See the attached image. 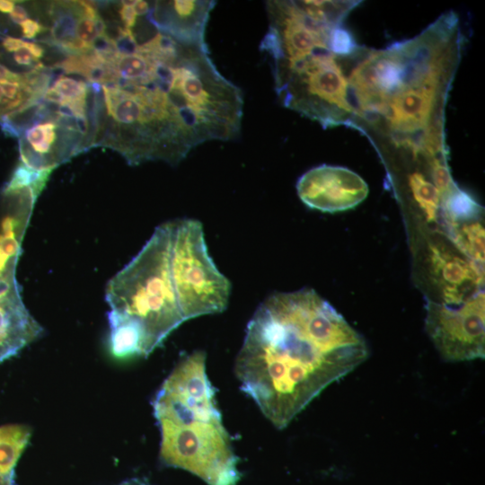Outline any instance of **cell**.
<instances>
[{"label": "cell", "mask_w": 485, "mask_h": 485, "mask_svg": "<svg viewBox=\"0 0 485 485\" xmlns=\"http://www.w3.org/2000/svg\"><path fill=\"white\" fill-rule=\"evenodd\" d=\"M368 354L362 335L313 289L279 292L251 318L235 375L264 416L282 429Z\"/></svg>", "instance_id": "cell-1"}, {"label": "cell", "mask_w": 485, "mask_h": 485, "mask_svg": "<svg viewBox=\"0 0 485 485\" xmlns=\"http://www.w3.org/2000/svg\"><path fill=\"white\" fill-rule=\"evenodd\" d=\"M461 47L459 19L448 13L413 39L340 57L349 74L348 126L412 161L446 158L444 109Z\"/></svg>", "instance_id": "cell-2"}, {"label": "cell", "mask_w": 485, "mask_h": 485, "mask_svg": "<svg viewBox=\"0 0 485 485\" xmlns=\"http://www.w3.org/2000/svg\"><path fill=\"white\" fill-rule=\"evenodd\" d=\"M153 404L164 464L186 470L207 485H237L238 459L216 407L204 351L181 359Z\"/></svg>", "instance_id": "cell-3"}, {"label": "cell", "mask_w": 485, "mask_h": 485, "mask_svg": "<svg viewBox=\"0 0 485 485\" xmlns=\"http://www.w3.org/2000/svg\"><path fill=\"white\" fill-rule=\"evenodd\" d=\"M332 28L326 21L293 16L264 35L260 44L280 102L323 128L347 126L351 115L346 76L328 46Z\"/></svg>", "instance_id": "cell-4"}, {"label": "cell", "mask_w": 485, "mask_h": 485, "mask_svg": "<svg viewBox=\"0 0 485 485\" xmlns=\"http://www.w3.org/2000/svg\"><path fill=\"white\" fill-rule=\"evenodd\" d=\"M173 221L155 228L140 251L108 283L109 313L140 334L145 356L183 322L171 272Z\"/></svg>", "instance_id": "cell-5"}, {"label": "cell", "mask_w": 485, "mask_h": 485, "mask_svg": "<svg viewBox=\"0 0 485 485\" xmlns=\"http://www.w3.org/2000/svg\"><path fill=\"white\" fill-rule=\"evenodd\" d=\"M170 262L175 293L185 322L226 309L231 283L211 259L198 220L173 221Z\"/></svg>", "instance_id": "cell-6"}, {"label": "cell", "mask_w": 485, "mask_h": 485, "mask_svg": "<svg viewBox=\"0 0 485 485\" xmlns=\"http://www.w3.org/2000/svg\"><path fill=\"white\" fill-rule=\"evenodd\" d=\"M425 330L446 362L485 357L484 291L465 303L449 306L426 300Z\"/></svg>", "instance_id": "cell-7"}, {"label": "cell", "mask_w": 485, "mask_h": 485, "mask_svg": "<svg viewBox=\"0 0 485 485\" xmlns=\"http://www.w3.org/2000/svg\"><path fill=\"white\" fill-rule=\"evenodd\" d=\"M420 263V278L430 292L426 300L456 306L483 290V266L468 258L449 239L428 242Z\"/></svg>", "instance_id": "cell-8"}, {"label": "cell", "mask_w": 485, "mask_h": 485, "mask_svg": "<svg viewBox=\"0 0 485 485\" xmlns=\"http://www.w3.org/2000/svg\"><path fill=\"white\" fill-rule=\"evenodd\" d=\"M296 190L307 207L335 213L351 209L364 201L368 186L348 168L322 164L304 172L297 181Z\"/></svg>", "instance_id": "cell-9"}, {"label": "cell", "mask_w": 485, "mask_h": 485, "mask_svg": "<svg viewBox=\"0 0 485 485\" xmlns=\"http://www.w3.org/2000/svg\"><path fill=\"white\" fill-rule=\"evenodd\" d=\"M41 332L22 304L19 293L0 299V361L14 354Z\"/></svg>", "instance_id": "cell-10"}, {"label": "cell", "mask_w": 485, "mask_h": 485, "mask_svg": "<svg viewBox=\"0 0 485 485\" xmlns=\"http://www.w3.org/2000/svg\"><path fill=\"white\" fill-rule=\"evenodd\" d=\"M447 238L468 258L484 265V226L480 219L447 225Z\"/></svg>", "instance_id": "cell-11"}, {"label": "cell", "mask_w": 485, "mask_h": 485, "mask_svg": "<svg viewBox=\"0 0 485 485\" xmlns=\"http://www.w3.org/2000/svg\"><path fill=\"white\" fill-rule=\"evenodd\" d=\"M80 6L77 1L55 2L50 5L48 13L52 20L50 29L51 44L62 50L72 43L76 37V25Z\"/></svg>", "instance_id": "cell-12"}, {"label": "cell", "mask_w": 485, "mask_h": 485, "mask_svg": "<svg viewBox=\"0 0 485 485\" xmlns=\"http://www.w3.org/2000/svg\"><path fill=\"white\" fill-rule=\"evenodd\" d=\"M410 196L428 222H435L442 205V196L431 180L423 172L414 171L408 175Z\"/></svg>", "instance_id": "cell-13"}, {"label": "cell", "mask_w": 485, "mask_h": 485, "mask_svg": "<svg viewBox=\"0 0 485 485\" xmlns=\"http://www.w3.org/2000/svg\"><path fill=\"white\" fill-rule=\"evenodd\" d=\"M30 436L31 430L26 426L0 427V477L12 472Z\"/></svg>", "instance_id": "cell-14"}, {"label": "cell", "mask_w": 485, "mask_h": 485, "mask_svg": "<svg viewBox=\"0 0 485 485\" xmlns=\"http://www.w3.org/2000/svg\"><path fill=\"white\" fill-rule=\"evenodd\" d=\"M328 46L330 50L338 57L349 56L358 48L351 32L342 25L334 26L331 30Z\"/></svg>", "instance_id": "cell-15"}, {"label": "cell", "mask_w": 485, "mask_h": 485, "mask_svg": "<svg viewBox=\"0 0 485 485\" xmlns=\"http://www.w3.org/2000/svg\"><path fill=\"white\" fill-rule=\"evenodd\" d=\"M52 88L65 99L69 100H86L89 93L88 85L85 83L65 75L59 76Z\"/></svg>", "instance_id": "cell-16"}, {"label": "cell", "mask_w": 485, "mask_h": 485, "mask_svg": "<svg viewBox=\"0 0 485 485\" xmlns=\"http://www.w3.org/2000/svg\"><path fill=\"white\" fill-rule=\"evenodd\" d=\"M78 2V1H77ZM79 4V3H78ZM79 18L76 25V37L85 45L92 48L94 40L98 36L94 20L84 15L82 12L81 5Z\"/></svg>", "instance_id": "cell-17"}, {"label": "cell", "mask_w": 485, "mask_h": 485, "mask_svg": "<svg viewBox=\"0 0 485 485\" xmlns=\"http://www.w3.org/2000/svg\"><path fill=\"white\" fill-rule=\"evenodd\" d=\"M22 30V35L27 40L36 38L40 33L46 31L48 28L40 24L38 21L27 18L19 24Z\"/></svg>", "instance_id": "cell-18"}, {"label": "cell", "mask_w": 485, "mask_h": 485, "mask_svg": "<svg viewBox=\"0 0 485 485\" xmlns=\"http://www.w3.org/2000/svg\"><path fill=\"white\" fill-rule=\"evenodd\" d=\"M9 18L16 24L22 23L28 18L26 9L21 5H15L13 11L9 13Z\"/></svg>", "instance_id": "cell-19"}, {"label": "cell", "mask_w": 485, "mask_h": 485, "mask_svg": "<svg viewBox=\"0 0 485 485\" xmlns=\"http://www.w3.org/2000/svg\"><path fill=\"white\" fill-rule=\"evenodd\" d=\"M44 101H47L50 103H54V104H60L62 103V101H64V97L59 93H57L54 88H48L43 97Z\"/></svg>", "instance_id": "cell-20"}, {"label": "cell", "mask_w": 485, "mask_h": 485, "mask_svg": "<svg viewBox=\"0 0 485 485\" xmlns=\"http://www.w3.org/2000/svg\"><path fill=\"white\" fill-rule=\"evenodd\" d=\"M26 48L38 60L40 58H41L44 56V53H45V49H44L43 47H41L40 45H39V44H37L35 42H31V41H27Z\"/></svg>", "instance_id": "cell-21"}, {"label": "cell", "mask_w": 485, "mask_h": 485, "mask_svg": "<svg viewBox=\"0 0 485 485\" xmlns=\"http://www.w3.org/2000/svg\"><path fill=\"white\" fill-rule=\"evenodd\" d=\"M16 3H18V1L0 0V12L4 13H10Z\"/></svg>", "instance_id": "cell-22"}, {"label": "cell", "mask_w": 485, "mask_h": 485, "mask_svg": "<svg viewBox=\"0 0 485 485\" xmlns=\"http://www.w3.org/2000/svg\"><path fill=\"white\" fill-rule=\"evenodd\" d=\"M120 485H150V483L141 479H132V480L124 481Z\"/></svg>", "instance_id": "cell-23"}, {"label": "cell", "mask_w": 485, "mask_h": 485, "mask_svg": "<svg viewBox=\"0 0 485 485\" xmlns=\"http://www.w3.org/2000/svg\"><path fill=\"white\" fill-rule=\"evenodd\" d=\"M0 485H9V484H6V483L3 481L2 477H0Z\"/></svg>", "instance_id": "cell-24"}]
</instances>
